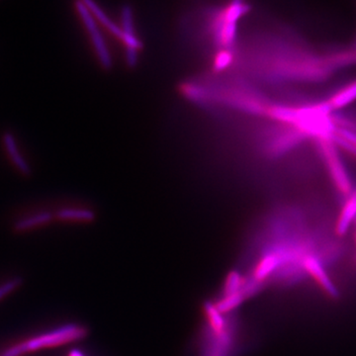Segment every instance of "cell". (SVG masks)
Segmentation results:
<instances>
[{
    "mask_svg": "<svg viewBox=\"0 0 356 356\" xmlns=\"http://www.w3.org/2000/svg\"><path fill=\"white\" fill-rule=\"evenodd\" d=\"M86 335L84 328L77 325H64L55 328L45 334L36 335L27 341L18 342L6 349L1 356H22L29 353L54 348L66 346L71 342L79 341Z\"/></svg>",
    "mask_w": 356,
    "mask_h": 356,
    "instance_id": "1",
    "label": "cell"
},
{
    "mask_svg": "<svg viewBox=\"0 0 356 356\" xmlns=\"http://www.w3.org/2000/svg\"><path fill=\"white\" fill-rule=\"evenodd\" d=\"M318 141L320 142L321 153L327 162L328 171L334 180L335 187L346 197V200L353 193V185H351L348 171L339 158L337 146L332 142V139L318 140Z\"/></svg>",
    "mask_w": 356,
    "mask_h": 356,
    "instance_id": "2",
    "label": "cell"
},
{
    "mask_svg": "<svg viewBox=\"0 0 356 356\" xmlns=\"http://www.w3.org/2000/svg\"><path fill=\"white\" fill-rule=\"evenodd\" d=\"M75 6H77V11H79L82 21H84L87 30H88L89 34H91V40H93L94 46H95V50L97 52L101 63H102L103 66L108 68V66H110L111 61H110L109 54H108V50L106 47H105L102 36H101L100 30L96 26L95 21H94L93 13L91 12V10H89L84 2L77 1L75 2Z\"/></svg>",
    "mask_w": 356,
    "mask_h": 356,
    "instance_id": "3",
    "label": "cell"
},
{
    "mask_svg": "<svg viewBox=\"0 0 356 356\" xmlns=\"http://www.w3.org/2000/svg\"><path fill=\"white\" fill-rule=\"evenodd\" d=\"M356 220V189L349 195L346 200L344 208L341 209V215L337 219L335 231L339 236L344 235L348 232L349 226Z\"/></svg>",
    "mask_w": 356,
    "mask_h": 356,
    "instance_id": "4",
    "label": "cell"
},
{
    "mask_svg": "<svg viewBox=\"0 0 356 356\" xmlns=\"http://www.w3.org/2000/svg\"><path fill=\"white\" fill-rule=\"evenodd\" d=\"M3 142L9 157L11 158V160H12L13 164L16 165L18 171L24 174V176H30L32 172L31 167H29L28 162L24 160V158L20 155L15 138H13V135H11L10 133H6V134H4Z\"/></svg>",
    "mask_w": 356,
    "mask_h": 356,
    "instance_id": "5",
    "label": "cell"
},
{
    "mask_svg": "<svg viewBox=\"0 0 356 356\" xmlns=\"http://www.w3.org/2000/svg\"><path fill=\"white\" fill-rule=\"evenodd\" d=\"M356 100V82L344 87L341 91H337L328 100L332 110L341 109L351 104Z\"/></svg>",
    "mask_w": 356,
    "mask_h": 356,
    "instance_id": "6",
    "label": "cell"
},
{
    "mask_svg": "<svg viewBox=\"0 0 356 356\" xmlns=\"http://www.w3.org/2000/svg\"><path fill=\"white\" fill-rule=\"evenodd\" d=\"M53 216L50 213L37 214L35 216L23 219L21 221L16 223V231H27V229L37 228V227L43 226L52 221Z\"/></svg>",
    "mask_w": 356,
    "mask_h": 356,
    "instance_id": "7",
    "label": "cell"
},
{
    "mask_svg": "<svg viewBox=\"0 0 356 356\" xmlns=\"http://www.w3.org/2000/svg\"><path fill=\"white\" fill-rule=\"evenodd\" d=\"M57 218L66 221H88L93 218V214L82 209H63L57 213Z\"/></svg>",
    "mask_w": 356,
    "mask_h": 356,
    "instance_id": "8",
    "label": "cell"
},
{
    "mask_svg": "<svg viewBox=\"0 0 356 356\" xmlns=\"http://www.w3.org/2000/svg\"><path fill=\"white\" fill-rule=\"evenodd\" d=\"M335 134L341 135L344 140L356 147V131L348 130V129L337 128Z\"/></svg>",
    "mask_w": 356,
    "mask_h": 356,
    "instance_id": "9",
    "label": "cell"
},
{
    "mask_svg": "<svg viewBox=\"0 0 356 356\" xmlns=\"http://www.w3.org/2000/svg\"><path fill=\"white\" fill-rule=\"evenodd\" d=\"M16 285H17V282L16 281H11L8 282V283L2 285V286L0 287V299H1L2 297H4L6 294L10 292L11 290H13V289L15 288Z\"/></svg>",
    "mask_w": 356,
    "mask_h": 356,
    "instance_id": "10",
    "label": "cell"
},
{
    "mask_svg": "<svg viewBox=\"0 0 356 356\" xmlns=\"http://www.w3.org/2000/svg\"><path fill=\"white\" fill-rule=\"evenodd\" d=\"M68 356H86L84 355V353L79 350V349H71L70 353H68Z\"/></svg>",
    "mask_w": 356,
    "mask_h": 356,
    "instance_id": "11",
    "label": "cell"
}]
</instances>
